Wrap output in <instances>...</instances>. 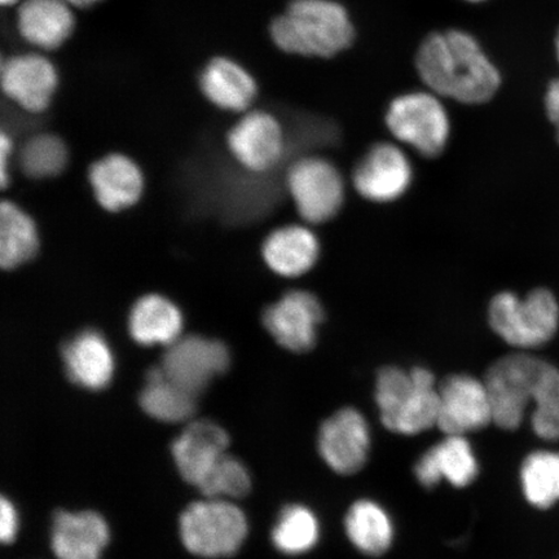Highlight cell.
<instances>
[{
    "instance_id": "f35d334b",
    "label": "cell",
    "mask_w": 559,
    "mask_h": 559,
    "mask_svg": "<svg viewBox=\"0 0 559 559\" xmlns=\"http://www.w3.org/2000/svg\"><path fill=\"white\" fill-rule=\"evenodd\" d=\"M464 2L472 3V4H480V3L488 2V0H464Z\"/></svg>"
},
{
    "instance_id": "4dcf8cb0",
    "label": "cell",
    "mask_w": 559,
    "mask_h": 559,
    "mask_svg": "<svg viewBox=\"0 0 559 559\" xmlns=\"http://www.w3.org/2000/svg\"><path fill=\"white\" fill-rule=\"evenodd\" d=\"M531 425L537 437L548 442L559 440V369L550 362L537 383Z\"/></svg>"
},
{
    "instance_id": "603a6c76",
    "label": "cell",
    "mask_w": 559,
    "mask_h": 559,
    "mask_svg": "<svg viewBox=\"0 0 559 559\" xmlns=\"http://www.w3.org/2000/svg\"><path fill=\"white\" fill-rule=\"evenodd\" d=\"M200 86L216 107L230 111L247 110L258 94L253 75L227 58H216L209 62L200 76Z\"/></svg>"
},
{
    "instance_id": "4fadbf2b",
    "label": "cell",
    "mask_w": 559,
    "mask_h": 559,
    "mask_svg": "<svg viewBox=\"0 0 559 559\" xmlns=\"http://www.w3.org/2000/svg\"><path fill=\"white\" fill-rule=\"evenodd\" d=\"M437 426L445 436H466L493 423L485 381L452 374L439 384Z\"/></svg>"
},
{
    "instance_id": "6da1fadb",
    "label": "cell",
    "mask_w": 559,
    "mask_h": 559,
    "mask_svg": "<svg viewBox=\"0 0 559 559\" xmlns=\"http://www.w3.org/2000/svg\"><path fill=\"white\" fill-rule=\"evenodd\" d=\"M415 67L424 87L463 105L487 104L502 86L500 69L484 45L460 27L426 35L417 48Z\"/></svg>"
},
{
    "instance_id": "d4e9b609",
    "label": "cell",
    "mask_w": 559,
    "mask_h": 559,
    "mask_svg": "<svg viewBox=\"0 0 559 559\" xmlns=\"http://www.w3.org/2000/svg\"><path fill=\"white\" fill-rule=\"evenodd\" d=\"M346 534L362 555L379 557L394 540V524L386 510L372 500L356 501L345 520Z\"/></svg>"
},
{
    "instance_id": "7c38bea8",
    "label": "cell",
    "mask_w": 559,
    "mask_h": 559,
    "mask_svg": "<svg viewBox=\"0 0 559 559\" xmlns=\"http://www.w3.org/2000/svg\"><path fill=\"white\" fill-rule=\"evenodd\" d=\"M228 366L229 353L223 342L188 335L167 348L160 368L167 379L198 395Z\"/></svg>"
},
{
    "instance_id": "8d00e7d4",
    "label": "cell",
    "mask_w": 559,
    "mask_h": 559,
    "mask_svg": "<svg viewBox=\"0 0 559 559\" xmlns=\"http://www.w3.org/2000/svg\"><path fill=\"white\" fill-rule=\"evenodd\" d=\"M555 53L556 58L559 64V29L557 31L556 38H555Z\"/></svg>"
},
{
    "instance_id": "d6986e66",
    "label": "cell",
    "mask_w": 559,
    "mask_h": 559,
    "mask_svg": "<svg viewBox=\"0 0 559 559\" xmlns=\"http://www.w3.org/2000/svg\"><path fill=\"white\" fill-rule=\"evenodd\" d=\"M108 540L107 523L95 512L53 515L51 547L58 559H100Z\"/></svg>"
},
{
    "instance_id": "7a4b0ae2",
    "label": "cell",
    "mask_w": 559,
    "mask_h": 559,
    "mask_svg": "<svg viewBox=\"0 0 559 559\" xmlns=\"http://www.w3.org/2000/svg\"><path fill=\"white\" fill-rule=\"evenodd\" d=\"M270 34L278 50L307 59L337 58L356 40L352 13L340 0H292Z\"/></svg>"
},
{
    "instance_id": "9c48e42d",
    "label": "cell",
    "mask_w": 559,
    "mask_h": 559,
    "mask_svg": "<svg viewBox=\"0 0 559 559\" xmlns=\"http://www.w3.org/2000/svg\"><path fill=\"white\" fill-rule=\"evenodd\" d=\"M415 169L404 146L379 142L369 146L355 164L352 183L362 200L377 205L393 204L408 193Z\"/></svg>"
},
{
    "instance_id": "2e32d148",
    "label": "cell",
    "mask_w": 559,
    "mask_h": 559,
    "mask_svg": "<svg viewBox=\"0 0 559 559\" xmlns=\"http://www.w3.org/2000/svg\"><path fill=\"white\" fill-rule=\"evenodd\" d=\"M321 251L323 247L319 236L307 223L278 227L265 237L262 245L264 263L276 275L286 278L309 274L317 267Z\"/></svg>"
},
{
    "instance_id": "3957f363",
    "label": "cell",
    "mask_w": 559,
    "mask_h": 559,
    "mask_svg": "<svg viewBox=\"0 0 559 559\" xmlns=\"http://www.w3.org/2000/svg\"><path fill=\"white\" fill-rule=\"evenodd\" d=\"M374 400L384 428L395 435L416 436L437 426L439 390L429 369L382 368Z\"/></svg>"
},
{
    "instance_id": "8992f818",
    "label": "cell",
    "mask_w": 559,
    "mask_h": 559,
    "mask_svg": "<svg viewBox=\"0 0 559 559\" xmlns=\"http://www.w3.org/2000/svg\"><path fill=\"white\" fill-rule=\"evenodd\" d=\"M285 187L300 219L310 226L332 222L345 206L346 179L340 167L325 156L297 158L286 171Z\"/></svg>"
},
{
    "instance_id": "cb8c5ba5",
    "label": "cell",
    "mask_w": 559,
    "mask_h": 559,
    "mask_svg": "<svg viewBox=\"0 0 559 559\" xmlns=\"http://www.w3.org/2000/svg\"><path fill=\"white\" fill-rule=\"evenodd\" d=\"M183 330V317L177 305L159 295L136 300L129 317L131 337L143 346H170Z\"/></svg>"
},
{
    "instance_id": "30bf717a",
    "label": "cell",
    "mask_w": 559,
    "mask_h": 559,
    "mask_svg": "<svg viewBox=\"0 0 559 559\" xmlns=\"http://www.w3.org/2000/svg\"><path fill=\"white\" fill-rule=\"evenodd\" d=\"M325 309L314 293L305 289L286 292L263 311L262 323L280 346L290 353H309L318 344Z\"/></svg>"
},
{
    "instance_id": "5b68a950",
    "label": "cell",
    "mask_w": 559,
    "mask_h": 559,
    "mask_svg": "<svg viewBox=\"0 0 559 559\" xmlns=\"http://www.w3.org/2000/svg\"><path fill=\"white\" fill-rule=\"evenodd\" d=\"M488 324L506 344L522 349L547 345L559 326V304L549 289L536 288L520 296L496 293L487 309Z\"/></svg>"
},
{
    "instance_id": "7402d4cb",
    "label": "cell",
    "mask_w": 559,
    "mask_h": 559,
    "mask_svg": "<svg viewBox=\"0 0 559 559\" xmlns=\"http://www.w3.org/2000/svg\"><path fill=\"white\" fill-rule=\"evenodd\" d=\"M88 179L100 206L120 212L142 198L144 178L139 166L123 155H109L90 167Z\"/></svg>"
},
{
    "instance_id": "ffe728a7",
    "label": "cell",
    "mask_w": 559,
    "mask_h": 559,
    "mask_svg": "<svg viewBox=\"0 0 559 559\" xmlns=\"http://www.w3.org/2000/svg\"><path fill=\"white\" fill-rule=\"evenodd\" d=\"M69 380L88 390H102L114 377V354L100 332L82 331L61 348Z\"/></svg>"
},
{
    "instance_id": "5bb4252c",
    "label": "cell",
    "mask_w": 559,
    "mask_h": 559,
    "mask_svg": "<svg viewBox=\"0 0 559 559\" xmlns=\"http://www.w3.org/2000/svg\"><path fill=\"white\" fill-rule=\"evenodd\" d=\"M321 459L341 475H353L366 466L370 449L367 419L359 411L342 408L321 425L318 437Z\"/></svg>"
},
{
    "instance_id": "4316f807",
    "label": "cell",
    "mask_w": 559,
    "mask_h": 559,
    "mask_svg": "<svg viewBox=\"0 0 559 559\" xmlns=\"http://www.w3.org/2000/svg\"><path fill=\"white\" fill-rule=\"evenodd\" d=\"M39 250L37 226L31 215L11 201L0 206V264L15 270L31 262Z\"/></svg>"
},
{
    "instance_id": "d590c367",
    "label": "cell",
    "mask_w": 559,
    "mask_h": 559,
    "mask_svg": "<svg viewBox=\"0 0 559 559\" xmlns=\"http://www.w3.org/2000/svg\"><path fill=\"white\" fill-rule=\"evenodd\" d=\"M72 7H80V9H87V7L99 3L100 0H66Z\"/></svg>"
},
{
    "instance_id": "f546056e",
    "label": "cell",
    "mask_w": 559,
    "mask_h": 559,
    "mask_svg": "<svg viewBox=\"0 0 559 559\" xmlns=\"http://www.w3.org/2000/svg\"><path fill=\"white\" fill-rule=\"evenodd\" d=\"M21 170L29 178H52L66 169L68 150L59 136L41 134L27 140L20 152Z\"/></svg>"
},
{
    "instance_id": "ba28073f",
    "label": "cell",
    "mask_w": 559,
    "mask_h": 559,
    "mask_svg": "<svg viewBox=\"0 0 559 559\" xmlns=\"http://www.w3.org/2000/svg\"><path fill=\"white\" fill-rule=\"evenodd\" d=\"M548 361L515 353L488 368L485 383L492 407L493 424L504 430L519 429L534 397Z\"/></svg>"
},
{
    "instance_id": "277c9868",
    "label": "cell",
    "mask_w": 559,
    "mask_h": 559,
    "mask_svg": "<svg viewBox=\"0 0 559 559\" xmlns=\"http://www.w3.org/2000/svg\"><path fill=\"white\" fill-rule=\"evenodd\" d=\"M444 102L426 87L404 91L384 109V126L405 150L424 158H438L452 136L451 116Z\"/></svg>"
},
{
    "instance_id": "f1b7e54d",
    "label": "cell",
    "mask_w": 559,
    "mask_h": 559,
    "mask_svg": "<svg viewBox=\"0 0 559 559\" xmlns=\"http://www.w3.org/2000/svg\"><path fill=\"white\" fill-rule=\"evenodd\" d=\"M320 539V523L312 510L289 506L280 513L272 531V543L284 555L298 556L311 550Z\"/></svg>"
},
{
    "instance_id": "e575fe53",
    "label": "cell",
    "mask_w": 559,
    "mask_h": 559,
    "mask_svg": "<svg viewBox=\"0 0 559 559\" xmlns=\"http://www.w3.org/2000/svg\"><path fill=\"white\" fill-rule=\"evenodd\" d=\"M12 152V142L9 136H7L5 132H2L0 135V166H2V171H0V177H2V186H7V181H9V174H7V160Z\"/></svg>"
},
{
    "instance_id": "83f0119b",
    "label": "cell",
    "mask_w": 559,
    "mask_h": 559,
    "mask_svg": "<svg viewBox=\"0 0 559 559\" xmlns=\"http://www.w3.org/2000/svg\"><path fill=\"white\" fill-rule=\"evenodd\" d=\"M524 498L537 509H549L559 501V452L536 451L521 467Z\"/></svg>"
},
{
    "instance_id": "836d02e7",
    "label": "cell",
    "mask_w": 559,
    "mask_h": 559,
    "mask_svg": "<svg viewBox=\"0 0 559 559\" xmlns=\"http://www.w3.org/2000/svg\"><path fill=\"white\" fill-rule=\"evenodd\" d=\"M544 108L549 121L555 124L559 143V79L551 81L545 91Z\"/></svg>"
},
{
    "instance_id": "d6a6232c",
    "label": "cell",
    "mask_w": 559,
    "mask_h": 559,
    "mask_svg": "<svg viewBox=\"0 0 559 559\" xmlns=\"http://www.w3.org/2000/svg\"><path fill=\"white\" fill-rule=\"evenodd\" d=\"M0 539L3 543H11L16 534V513L15 508L11 504V501L7 500L3 496L2 504H0Z\"/></svg>"
},
{
    "instance_id": "9a60e30c",
    "label": "cell",
    "mask_w": 559,
    "mask_h": 559,
    "mask_svg": "<svg viewBox=\"0 0 559 559\" xmlns=\"http://www.w3.org/2000/svg\"><path fill=\"white\" fill-rule=\"evenodd\" d=\"M58 83V72L45 56L25 53L3 61L4 94L27 111H44L51 104Z\"/></svg>"
},
{
    "instance_id": "e0dca14e",
    "label": "cell",
    "mask_w": 559,
    "mask_h": 559,
    "mask_svg": "<svg viewBox=\"0 0 559 559\" xmlns=\"http://www.w3.org/2000/svg\"><path fill=\"white\" fill-rule=\"evenodd\" d=\"M225 430L209 419L192 423L171 445L178 471L188 484L198 487L228 447Z\"/></svg>"
},
{
    "instance_id": "8fae6325",
    "label": "cell",
    "mask_w": 559,
    "mask_h": 559,
    "mask_svg": "<svg viewBox=\"0 0 559 559\" xmlns=\"http://www.w3.org/2000/svg\"><path fill=\"white\" fill-rule=\"evenodd\" d=\"M228 148L245 169L254 174L274 170L286 153L282 122L265 110L245 115L228 132Z\"/></svg>"
},
{
    "instance_id": "52a82bcc",
    "label": "cell",
    "mask_w": 559,
    "mask_h": 559,
    "mask_svg": "<svg viewBox=\"0 0 559 559\" xmlns=\"http://www.w3.org/2000/svg\"><path fill=\"white\" fill-rule=\"evenodd\" d=\"M181 542L194 556H234L248 535V522L239 508L223 500L193 502L179 520Z\"/></svg>"
},
{
    "instance_id": "ac0fdd59",
    "label": "cell",
    "mask_w": 559,
    "mask_h": 559,
    "mask_svg": "<svg viewBox=\"0 0 559 559\" xmlns=\"http://www.w3.org/2000/svg\"><path fill=\"white\" fill-rule=\"evenodd\" d=\"M479 464L469 440L464 436H447L442 442L425 452L415 465L418 484L436 487L449 480L453 487H467L477 479Z\"/></svg>"
},
{
    "instance_id": "44dd1931",
    "label": "cell",
    "mask_w": 559,
    "mask_h": 559,
    "mask_svg": "<svg viewBox=\"0 0 559 559\" xmlns=\"http://www.w3.org/2000/svg\"><path fill=\"white\" fill-rule=\"evenodd\" d=\"M72 5L66 0H24L17 11V31L27 44L51 51L74 31Z\"/></svg>"
},
{
    "instance_id": "74e56055",
    "label": "cell",
    "mask_w": 559,
    "mask_h": 559,
    "mask_svg": "<svg viewBox=\"0 0 559 559\" xmlns=\"http://www.w3.org/2000/svg\"><path fill=\"white\" fill-rule=\"evenodd\" d=\"M3 5H13L20 2V0H0Z\"/></svg>"
},
{
    "instance_id": "484cf974",
    "label": "cell",
    "mask_w": 559,
    "mask_h": 559,
    "mask_svg": "<svg viewBox=\"0 0 559 559\" xmlns=\"http://www.w3.org/2000/svg\"><path fill=\"white\" fill-rule=\"evenodd\" d=\"M198 395L167 379L163 368H153L146 374V383L139 395L140 407L146 415L163 423H181L195 411Z\"/></svg>"
},
{
    "instance_id": "1f68e13d",
    "label": "cell",
    "mask_w": 559,
    "mask_h": 559,
    "mask_svg": "<svg viewBox=\"0 0 559 559\" xmlns=\"http://www.w3.org/2000/svg\"><path fill=\"white\" fill-rule=\"evenodd\" d=\"M251 480L247 467L239 460L223 454L198 486L202 495L210 499L219 496L241 499L250 491Z\"/></svg>"
}]
</instances>
